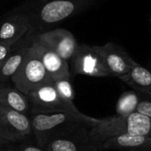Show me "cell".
I'll return each instance as SVG.
<instances>
[{
	"label": "cell",
	"instance_id": "cell-1",
	"mask_svg": "<svg viewBox=\"0 0 151 151\" xmlns=\"http://www.w3.org/2000/svg\"><path fill=\"white\" fill-rule=\"evenodd\" d=\"M29 117L36 144L41 148L52 140L87 132L100 122V119L81 111L35 113Z\"/></svg>",
	"mask_w": 151,
	"mask_h": 151
},
{
	"label": "cell",
	"instance_id": "cell-2",
	"mask_svg": "<svg viewBox=\"0 0 151 151\" xmlns=\"http://www.w3.org/2000/svg\"><path fill=\"white\" fill-rule=\"evenodd\" d=\"M97 0H31L19 8L31 22V34H39L50 26L79 14Z\"/></svg>",
	"mask_w": 151,
	"mask_h": 151
},
{
	"label": "cell",
	"instance_id": "cell-3",
	"mask_svg": "<svg viewBox=\"0 0 151 151\" xmlns=\"http://www.w3.org/2000/svg\"><path fill=\"white\" fill-rule=\"evenodd\" d=\"M123 134L151 138V118L139 111L126 116L114 115L100 119V122L88 130V141L101 149L108 139Z\"/></svg>",
	"mask_w": 151,
	"mask_h": 151
},
{
	"label": "cell",
	"instance_id": "cell-4",
	"mask_svg": "<svg viewBox=\"0 0 151 151\" xmlns=\"http://www.w3.org/2000/svg\"><path fill=\"white\" fill-rule=\"evenodd\" d=\"M11 81L16 88L27 96L40 86L53 82L33 44L29 47L20 66L12 77Z\"/></svg>",
	"mask_w": 151,
	"mask_h": 151
},
{
	"label": "cell",
	"instance_id": "cell-5",
	"mask_svg": "<svg viewBox=\"0 0 151 151\" xmlns=\"http://www.w3.org/2000/svg\"><path fill=\"white\" fill-rule=\"evenodd\" d=\"M30 113L80 112L73 103L64 100L56 90L53 82L32 90L27 95Z\"/></svg>",
	"mask_w": 151,
	"mask_h": 151
},
{
	"label": "cell",
	"instance_id": "cell-6",
	"mask_svg": "<svg viewBox=\"0 0 151 151\" xmlns=\"http://www.w3.org/2000/svg\"><path fill=\"white\" fill-rule=\"evenodd\" d=\"M71 72L74 74L91 77H111L103 59L100 46L79 44V47L70 60Z\"/></svg>",
	"mask_w": 151,
	"mask_h": 151
},
{
	"label": "cell",
	"instance_id": "cell-7",
	"mask_svg": "<svg viewBox=\"0 0 151 151\" xmlns=\"http://www.w3.org/2000/svg\"><path fill=\"white\" fill-rule=\"evenodd\" d=\"M29 115H26L9 108H4L0 113V138L16 143L32 134Z\"/></svg>",
	"mask_w": 151,
	"mask_h": 151
},
{
	"label": "cell",
	"instance_id": "cell-8",
	"mask_svg": "<svg viewBox=\"0 0 151 151\" xmlns=\"http://www.w3.org/2000/svg\"><path fill=\"white\" fill-rule=\"evenodd\" d=\"M35 37L67 62L71 60L79 47V43L73 33L65 28L45 30L36 34Z\"/></svg>",
	"mask_w": 151,
	"mask_h": 151
},
{
	"label": "cell",
	"instance_id": "cell-9",
	"mask_svg": "<svg viewBox=\"0 0 151 151\" xmlns=\"http://www.w3.org/2000/svg\"><path fill=\"white\" fill-rule=\"evenodd\" d=\"M100 50L111 77H124L135 62L123 48L112 42L100 46Z\"/></svg>",
	"mask_w": 151,
	"mask_h": 151
},
{
	"label": "cell",
	"instance_id": "cell-10",
	"mask_svg": "<svg viewBox=\"0 0 151 151\" xmlns=\"http://www.w3.org/2000/svg\"><path fill=\"white\" fill-rule=\"evenodd\" d=\"M32 44L35 47L47 73L53 81L61 78H71V69L67 61L63 59L57 52L46 44L40 42L35 36Z\"/></svg>",
	"mask_w": 151,
	"mask_h": 151
},
{
	"label": "cell",
	"instance_id": "cell-11",
	"mask_svg": "<svg viewBox=\"0 0 151 151\" xmlns=\"http://www.w3.org/2000/svg\"><path fill=\"white\" fill-rule=\"evenodd\" d=\"M30 30L31 22L27 13L19 8L0 24V41L15 43Z\"/></svg>",
	"mask_w": 151,
	"mask_h": 151
},
{
	"label": "cell",
	"instance_id": "cell-12",
	"mask_svg": "<svg viewBox=\"0 0 151 151\" xmlns=\"http://www.w3.org/2000/svg\"><path fill=\"white\" fill-rule=\"evenodd\" d=\"M35 36V34L28 32L14 44L8 58L0 65V81L3 84H6L7 81H11L13 74L17 72L31 46Z\"/></svg>",
	"mask_w": 151,
	"mask_h": 151
},
{
	"label": "cell",
	"instance_id": "cell-13",
	"mask_svg": "<svg viewBox=\"0 0 151 151\" xmlns=\"http://www.w3.org/2000/svg\"><path fill=\"white\" fill-rule=\"evenodd\" d=\"M88 131L74 135L58 138L46 143L45 151H103L88 141Z\"/></svg>",
	"mask_w": 151,
	"mask_h": 151
},
{
	"label": "cell",
	"instance_id": "cell-14",
	"mask_svg": "<svg viewBox=\"0 0 151 151\" xmlns=\"http://www.w3.org/2000/svg\"><path fill=\"white\" fill-rule=\"evenodd\" d=\"M150 137L134 135L131 134H123L113 136L106 140L102 145L101 150H141L150 141Z\"/></svg>",
	"mask_w": 151,
	"mask_h": 151
},
{
	"label": "cell",
	"instance_id": "cell-15",
	"mask_svg": "<svg viewBox=\"0 0 151 151\" xmlns=\"http://www.w3.org/2000/svg\"><path fill=\"white\" fill-rule=\"evenodd\" d=\"M0 104L5 108L26 115L30 113V104L27 96L15 87H10L6 84L0 86Z\"/></svg>",
	"mask_w": 151,
	"mask_h": 151
},
{
	"label": "cell",
	"instance_id": "cell-16",
	"mask_svg": "<svg viewBox=\"0 0 151 151\" xmlns=\"http://www.w3.org/2000/svg\"><path fill=\"white\" fill-rule=\"evenodd\" d=\"M120 80L134 90L151 96V72L134 62L129 73Z\"/></svg>",
	"mask_w": 151,
	"mask_h": 151
},
{
	"label": "cell",
	"instance_id": "cell-17",
	"mask_svg": "<svg viewBox=\"0 0 151 151\" xmlns=\"http://www.w3.org/2000/svg\"><path fill=\"white\" fill-rule=\"evenodd\" d=\"M139 102L140 95L137 91L133 89L124 92L116 104V115L126 116L136 111Z\"/></svg>",
	"mask_w": 151,
	"mask_h": 151
},
{
	"label": "cell",
	"instance_id": "cell-18",
	"mask_svg": "<svg viewBox=\"0 0 151 151\" xmlns=\"http://www.w3.org/2000/svg\"><path fill=\"white\" fill-rule=\"evenodd\" d=\"M53 85L59 96L65 101L73 103L75 93L71 78H61L53 81Z\"/></svg>",
	"mask_w": 151,
	"mask_h": 151
},
{
	"label": "cell",
	"instance_id": "cell-19",
	"mask_svg": "<svg viewBox=\"0 0 151 151\" xmlns=\"http://www.w3.org/2000/svg\"><path fill=\"white\" fill-rule=\"evenodd\" d=\"M139 95H140V102L138 104L136 111H139L151 118V96L142 94V93H139Z\"/></svg>",
	"mask_w": 151,
	"mask_h": 151
},
{
	"label": "cell",
	"instance_id": "cell-20",
	"mask_svg": "<svg viewBox=\"0 0 151 151\" xmlns=\"http://www.w3.org/2000/svg\"><path fill=\"white\" fill-rule=\"evenodd\" d=\"M15 43L11 42L0 41V65L8 58V56L11 53Z\"/></svg>",
	"mask_w": 151,
	"mask_h": 151
},
{
	"label": "cell",
	"instance_id": "cell-21",
	"mask_svg": "<svg viewBox=\"0 0 151 151\" xmlns=\"http://www.w3.org/2000/svg\"><path fill=\"white\" fill-rule=\"evenodd\" d=\"M17 151H45L39 146H33V145H26V144H20L16 146Z\"/></svg>",
	"mask_w": 151,
	"mask_h": 151
},
{
	"label": "cell",
	"instance_id": "cell-22",
	"mask_svg": "<svg viewBox=\"0 0 151 151\" xmlns=\"http://www.w3.org/2000/svg\"><path fill=\"white\" fill-rule=\"evenodd\" d=\"M0 151H17V148L14 143H1Z\"/></svg>",
	"mask_w": 151,
	"mask_h": 151
},
{
	"label": "cell",
	"instance_id": "cell-23",
	"mask_svg": "<svg viewBox=\"0 0 151 151\" xmlns=\"http://www.w3.org/2000/svg\"><path fill=\"white\" fill-rule=\"evenodd\" d=\"M142 150V151H151V140L149 142V143L146 145V146H144L143 148H142L141 150Z\"/></svg>",
	"mask_w": 151,
	"mask_h": 151
},
{
	"label": "cell",
	"instance_id": "cell-24",
	"mask_svg": "<svg viewBox=\"0 0 151 151\" xmlns=\"http://www.w3.org/2000/svg\"><path fill=\"white\" fill-rule=\"evenodd\" d=\"M1 143H11V142H6V141H4V140H3V139L0 138V144Z\"/></svg>",
	"mask_w": 151,
	"mask_h": 151
},
{
	"label": "cell",
	"instance_id": "cell-25",
	"mask_svg": "<svg viewBox=\"0 0 151 151\" xmlns=\"http://www.w3.org/2000/svg\"><path fill=\"white\" fill-rule=\"evenodd\" d=\"M4 106H3V105H2V104H0V113H1V111H2L4 110Z\"/></svg>",
	"mask_w": 151,
	"mask_h": 151
},
{
	"label": "cell",
	"instance_id": "cell-26",
	"mask_svg": "<svg viewBox=\"0 0 151 151\" xmlns=\"http://www.w3.org/2000/svg\"><path fill=\"white\" fill-rule=\"evenodd\" d=\"M130 151H142V150H132Z\"/></svg>",
	"mask_w": 151,
	"mask_h": 151
},
{
	"label": "cell",
	"instance_id": "cell-27",
	"mask_svg": "<svg viewBox=\"0 0 151 151\" xmlns=\"http://www.w3.org/2000/svg\"><path fill=\"white\" fill-rule=\"evenodd\" d=\"M2 85H3V83H2V82H1V81H0V86H2Z\"/></svg>",
	"mask_w": 151,
	"mask_h": 151
}]
</instances>
